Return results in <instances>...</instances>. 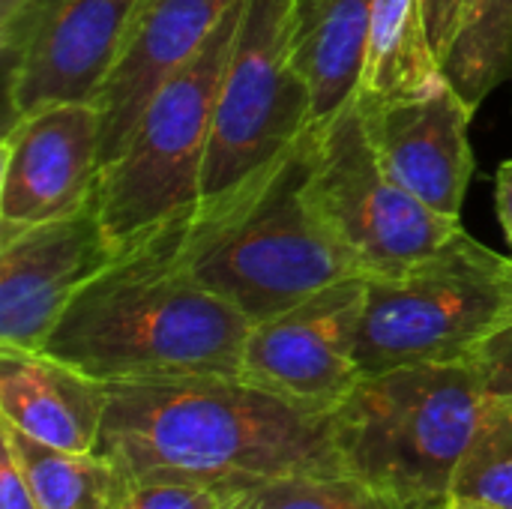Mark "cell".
I'll return each mask as SVG.
<instances>
[{
	"instance_id": "9a60e30c",
	"label": "cell",
	"mask_w": 512,
	"mask_h": 509,
	"mask_svg": "<svg viewBox=\"0 0 512 509\" xmlns=\"http://www.w3.org/2000/svg\"><path fill=\"white\" fill-rule=\"evenodd\" d=\"M105 384L42 354L0 348V417L18 432L69 453H96Z\"/></svg>"
},
{
	"instance_id": "7a4b0ae2",
	"label": "cell",
	"mask_w": 512,
	"mask_h": 509,
	"mask_svg": "<svg viewBox=\"0 0 512 509\" xmlns=\"http://www.w3.org/2000/svg\"><path fill=\"white\" fill-rule=\"evenodd\" d=\"M96 453L126 480L339 474L327 414H312L243 378L105 384Z\"/></svg>"
},
{
	"instance_id": "3957f363",
	"label": "cell",
	"mask_w": 512,
	"mask_h": 509,
	"mask_svg": "<svg viewBox=\"0 0 512 509\" xmlns=\"http://www.w3.org/2000/svg\"><path fill=\"white\" fill-rule=\"evenodd\" d=\"M315 126L219 201L186 216L183 261L249 321L363 276L312 192Z\"/></svg>"
},
{
	"instance_id": "44dd1931",
	"label": "cell",
	"mask_w": 512,
	"mask_h": 509,
	"mask_svg": "<svg viewBox=\"0 0 512 509\" xmlns=\"http://www.w3.org/2000/svg\"><path fill=\"white\" fill-rule=\"evenodd\" d=\"M240 509H405L393 495L345 471L258 483Z\"/></svg>"
},
{
	"instance_id": "ac0fdd59",
	"label": "cell",
	"mask_w": 512,
	"mask_h": 509,
	"mask_svg": "<svg viewBox=\"0 0 512 509\" xmlns=\"http://www.w3.org/2000/svg\"><path fill=\"white\" fill-rule=\"evenodd\" d=\"M0 444L15 456L39 509H114L126 477L99 453L48 447L0 423Z\"/></svg>"
},
{
	"instance_id": "484cf974",
	"label": "cell",
	"mask_w": 512,
	"mask_h": 509,
	"mask_svg": "<svg viewBox=\"0 0 512 509\" xmlns=\"http://www.w3.org/2000/svg\"><path fill=\"white\" fill-rule=\"evenodd\" d=\"M495 207H498V219L501 228L507 234L512 246V159L501 162L498 177H495Z\"/></svg>"
},
{
	"instance_id": "603a6c76",
	"label": "cell",
	"mask_w": 512,
	"mask_h": 509,
	"mask_svg": "<svg viewBox=\"0 0 512 509\" xmlns=\"http://www.w3.org/2000/svg\"><path fill=\"white\" fill-rule=\"evenodd\" d=\"M468 366L477 372L486 396L512 399V324L486 342Z\"/></svg>"
},
{
	"instance_id": "7402d4cb",
	"label": "cell",
	"mask_w": 512,
	"mask_h": 509,
	"mask_svg": "<svg viewBox=\"0 0 512 509\" xmlns=\"http://www.w3.org/2000/svg\"><path fill=\"white\" fill-rule=\"evenodd\" d=\"M264 480L234 477H141L126 480L114 509H240Z\"/></svg>"
},
{
	"instance_id": "7c38bea8",
	"label": "cell",
	"mask_w": 512,
	"mask_h": 509,
	"mask_svg": "<svg viewBox=\"0 0 512 509\" xmlns=\"http://www.w3.org/2000/svg\"><path fill=\"white\" fill-rule=\"evenodd\" d=\"M114 255L99 198L0 240V348L42 351L72 300Z\"/></svg>"
},
{
	"instance_id": "2e32d148",
	"label": "cell",
	"mask_w": 512,
	"mask_h": 509,
	"mask_svg": "<svg viewBox=\"0 0 512 509\" xmlns=\"http://www.w3.org/2000/svg\"><path fill=\"white\" fill-rule=\"evenodd\" d=\"M375 0H294L291 51L312 93V120L327 123L357 99Z\"/></svg>"
},
{
	"instance_id": "83f0119b",
	"label": "cell",
	"mask_w": 512,
	"mask_h": 509,
	"mask_svg": "<svg viewBox=\"0 0 512 509\" xmlns=\"http://www.w3.org/2000/svg\"><path fill=\"white\" fill-rule=\"evenodd\" d=\"M441 509H498V507H486V504H471V501H450Z\"/></svg>"
},
{
	"instance_id": "e0dca14e",
	"label": "cell",
	"mask_w": 512,
	"mask_h": 509,
	"mask_svg": "<svg viewBox=\"0 0 512 509\" xmlns=\"http://www.w3.org/2000/svg\"><path fill=\"white\" fill-rule=\"evenodd\" d=\"M444 78L423 0H375L357 102L363 108L417 96Z\"/></svg>"
},
{
	"instance_id": "277c9868",
	"label": "cell",
	"mask_w": 512,
	"mask_h": 509,
	"mask_svg": "<svg viewBox=\"0 0 512 509\" xmlns=\"http://www.w3.org/2000/svg\"><path fill=\"white\" fill-rule=\"evenodd\" d=\"M489 405L477 372L405 366L363 375L330 414L342 471L393 495L405 509H441Z\"/></svg>"
},
{
	"instance_id": "30bf717a",
	"label": "cell",
	"mask_w": 512,
	"mask_h": 509,
	"mask_svg": "<svg viewBox=\"0 0 512 509\" xmlns=\"http://www.w3.org/2000/svg\"><path fill=\"white\" fill-rule=\"evenodd\" d=\"M138 0H36L0 36L9 123L57 105L96 102Z\"/></svg>"
},
{
	"instance_id": "6da1fadb",
	"label": "cell",
	"mask_w": 512,
	"mask_h": 509,
	"mask_svg": "<svg viewBox=\"0 0 512 509\" xmlns=\"http://www.w3.org/2000/svg\"><path fill=\"white\" fill-rule=\"evenodd\" d=\"M186 216L117 249L72 300L42 354L99 384L240 378L252 321L183 261Z\"/></svg>"
},
{
	"instance_id": "5b68a950",
	"label": "cell",
	"mask_w": 512,
	"mask_h": 509,
	"mask_svg": "<svg viewBox=\"0 0 512 509\" xmlns=\"http://www.w3.org/2000/svg\"><path fill=\"white\" fill-rule=\"evenodd\" d=\"M512 324V258L465 228L435 255L366 276L357 363L363 375L462 366Z\"/></svg>"
},
{
	"instance_id": "f1b7e54d",
	"label": "cell",
	"mask_w": 512,
	"mask_h": 509,
	"mask_svg": "<svg viewBox=\"0 0 512 509\" xmlns=\"http://www.w3.org/2000/svg\"><path fill=\"white\" fill-rule=\"evenodd\" d=\"M240 507H243V504H240Z\"/></svg>"
},
{
	"instance_id": "4316f807",
	"label": "cell",
	"mask_w": 512,
	"mask_h": 509,
	"mask_svg": "<svg viewBox=\"0 0 512 509\" xmlns=\"http://www.w3.org/2000/svg\"><path fill=\"white\" fill-rule=\"evenodd\" d=\"M36 0H0V33L27 9V6H33Z\"/></svg>"
},
{
	"instance_id": "ffe728a7",
	"label": "cell",
	"mask_w": 512,
	"mask_h": 509,
	"mask_svg": "<svg viewBox=\"0 0 512 509\" xmlns=\"http://www.w3.org/2000/svg\"><path fill=\"white\" fill-rule=\"evenodd\" d=\"M512 509V399L489 396L480 429L453 477V498Z\"/></svg>"
},
{
	"instance_id": "9c48e42d",
	"label": "cell",
	"mask_w": 512,
	"mask_h": 509,
	"mask_svg": "<svg viewBox=\"0 0 512 509\" xmlns=\"http://www.w3.org/2000/svg\"><path fill=\"white\" fill-rule=\"evenodd\" d=\"M366 276H351L297 306L252 321L240 378L312 414H333L363 372L357 363Z\"/></svg>"
},
{
	"instance_id": "d4e9b609",
	"label": "cell",
	"mask_w": 512,
	"mask_h": 509,
	"mask_svg": "<svg viewBox=\"0 0 512 509\" xmlns=\"http://www.w3.org/2000/svg\"><path fill=\"white\" fill-rule=\"evenodd\" d=\"M0 509H39L15 456L0 444Z\"/></svg>"
},
{
	"instance_id": "ba28073f",
	"label": "cell",
	"mask_w": 512,
	"mask_h": 509,
	"mask_svg": "<svg viewBox=\"0 0 512 509\" xmlns=\"http://www.w3.org/2000/svg\"><path fill=\"white\" fill-rule=\"evenodd\" d=\"M312 192L363 276L402 273L462 231L381 168L357 99L315 126Z\"/></svg>"
},
{
	"instance_id": "cb8c5ba5",
	"label": "cell",
	"mask_w": 512,
	"mask_h": 509,
	"mask_svg": "<svg viewBox=\"0 0 512 509\" xmlns=\"http://www.w3.org/2000/svg\"><path fill=\"white\" fill-rule=\"evenodd\" d=\"M423 9H426V21H429L432 45H435L441 66H444V57H447L453 36L459 30V21H462L465 0H423Z\"/></svg>"
},
{
	"instance_id": "52a82bcc",
	"label": "cell",
	"mask_w": 512,
	"mask_h": 509,
	"mask_svg": "<svg viewBox=\"0 0 512 509\" xmlns=\"http://www.w3.org/2000/svg\"><path fill=\"white\" fill-rule=\"evenodd\" d=\"M294 0H246L222 75L201 204L219 201L288 150L312 120V93L291 51Z\"/></svg>"
},
{
	"instance_id": "8992f818",
	"label": "cell",
	"mask_w": 512,
	"mask_h": 509,
	"mask_svg": "<svg viewBox=\"0 0 512 509\" xmlns=\"http://www.w3.org/2000/svg\"><path fill=\"white\" fill-rule=\"evenodd\" d=\"M243 6L246 0H234L201 51L153 93L126 147L102 171L99 213L114 249L198 207L219 87Z\"/></svg>"
},
{
	"instance_id": "8fae6325",
	"label": "cell",
	"mask_w": 512,
	"mask_h": 509,
	"mask_svg": "<svg viewBox=\"0 0 512 509\" xmlns=\"http://www.w3.org/2000/svg\"><path fill=\"white\" fill-rule=\"evenodd\" d=\"M102 117L96 102H57L9 123L0 171V240L96 204Z\"/></svg>"
},
{
	"instance_id": "d6986e66",
	"label": "cell",
	"mask_w": 512,
	"mask_h": 509,
	"mask_svg": "<svg viewBox=\"0 0 512 509\" xmlns=\"http://www.w3.org/2000/svg\"><path fill=\"white\" fill-rule=\"evenodd\" d=\"M444 78L477 111L512 78V0H465Z\"/></svg>"
},
{
	"instance_id": "4fadbf2b",
	"label": "cell",
	"mask_w": 512,
	"mask_h": 509,
	"mask_svg": "<svg viewBox=\"0 0 512 509\" xmlns=\"http://www.w3.org/2000/svg\"><path fill=\"white\" fill-rule=\"evenodd\" d=\"M360 105V102H357ZM366 132L381 168L417 201L447 219H462L474 174V108L441 78L429 90L363 108Z\"/></svg>"
},
{
	"instance_id": "5bb4252c",
	"label": "cell",
	"mask_w": 512,
	"mask_h": 509,
	"mask_svg": "<svg viewBox=\"0 0 512 509\" xmlns=\"http://www.w3.org/2000/svg\"><path fill=\"white\" fill-rule=\"evenodd\" d=\"M234 0H138L117 63L96 99L102 171L126 147L153 93L213 36Z\"/></svg>"
}]
</instances>
